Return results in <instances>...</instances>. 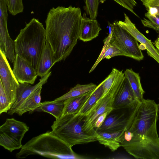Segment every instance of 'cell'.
Returning <instances> with one entry per match:
<instances>
[{"mask_svg": "<svg viewBox=\"0 0 159 159\" xmlns=\"http://www.w3.org/2000/svg\"><path fill=\"white\" fill-rule=\"evenodd\" d=\"M153 43L154 46L159 52V35Z\"/></svg>", "mask_w": 159, "mask_h": 159, "instance_id": "cell-34", "label": "cell"}, {"mask_svg": "<svg viewBox=\"0 0 159 159\" xmlns=\"http://www.w3.org/2000/svg\"><path fill=\"white\" fill-rule=\"evenodd\" d=\"M82 16L79 39L87 42L97 37L102 29L97 20L87 17L85 13Z\"/></svg>", "mask_w": 159, "mask_h": 159, "instance_id": "cell-16", "label": "cell"}, {"mask_svg": "<svg viewBox=\"0 0 159 159\" xmlns=\"http://www.w3.org/2000/svg\"><path fill=\"white\" fill-rule=\"evenodd\" d=\"M125 78L123 70L113 68L110 74L102 81L104 92L101 98L104 97L110 91L119 89Z\"/></svg>", "mask_w": 159, "mask_h": 159, "instance_id": "cell-19", "label": "cell"}, {"mask_svg": "<svg viewBox=\"0 0 159 159\" xmlns=\"http://www.w3.org/2000/svg\"><path fill=\"white\" fill-rule=\"evenodd\" d=\"M93 90L81 95L70 98L64 100V106L61 116L76 114L80 111Z\"/></svg>", "mask_w": 159, "mask_h": 159, "instance_id": "cell-20", "label": "cell"}, {"mask_svg": "<svg viewBox=\"0 0 159 159\" xmlns=\"http://www.w3.org/2000/svg\"><path fill=\"white\" fill-rule=\"evenodd\" d=\"M64 106V101H56L54 100L45 101L41 102L34 111L49 113L53 116L57 120L61 117Z\"/></svg>", "mask_w": 159, "mask_h": 159, "instance_id": "cell-23", "label": "cell"}, {"mask_svg": "<svg viewBox=\"0 0 159 159\" xmlns=\"http://www.w3.org/2000/svg\"><path fill=\"white\" fill-rule=\"evenodd\" d=\"M140 102L136 97L128 80L125 77L115 95L112 106L113 110L133 107Z\"/></svg>", "mask_w": 159, "mask_h": 159, "instance_id": "cell-13", "label": "cell"}, {"mask_svg": "<svg viewBox=\"0 0 159 159\" xmlns=\"http://www.w3.org/2000/svg\"><path fill=\"white\" fill-rule=\"evenodd\" d=\"M124 131L114 133L96 131V137L100 144L113 152L121 146V138Z\"/></svg>", "mask_w": 159, "mask_h": 159, "instance_id": "cell-18", "label": "cell"}, {"mask_svg": "<svg viewBox=\"0 0 159 159\" xmlns=\"http://www.w3.org/2000/svg\"><path fill=\"white\" fill-rule=\"evenodd\" d=\"M86 116L73 115L61 116L51 126L52 131L71 148L78 144H86L97 141L96 136L83 129Z\"/></svg>", "mask_w": 159, "mask_h": 159, "instance_id": "cell-5", "label": "cell"}, {"mask_svg": "<svg viewBox=\"0 0 159 159\" xmlns=\"http://www.w3.org/2000/svg\"><path fill=\"white\" fill-rule=\"evenodd\" d=\"M139 105L127 113L107 116L96 131L114 133L125 130L135 114Z\"/></svg>", "mask_w": 159, "mask_h": 159, "instance_id": "cell-11", "label": "cell"}, {"mask_svg": "<svg viewBox=\"0 0 159 159\" xmlns=\"http://www.w3.org/2000/svg\"><path fill=\"white\" fill-rule=\"evenodd\" d=\"M125 77L128 80L134 95L139 101L143 99L145 93L142 87L139 74L132 69H127L124 72Z\"/></svg>", "mask_w": 159, "mask_h": 159, "instance_id": "cell-24", "label": "cell"}, {"mask_svg": "<svg viewBox=\"0 0 159 159\" xmlns=\"http://www.w3.org/2000/svg\"><path fill=\"white\" fill-rule=\"evenodd\" d=\"M14 41L16 54L29 62L37 72L46 42L43 24L33 18L20 30Z\"/></svg>", "mask_w": 159, "mask_h": 159, "instance_id": "cell-4", "label": "cell"}, {"mask_svg": "<svg viewBox=\"0 0 159 159\" xmlns=\"http://www.w3.org/2000/svg\"><path fill=\"white\" fill-rule=\"evenodd\" d=\"M113 0L139 17V16L134 11V7L137 4V2L135 0Z\"/></svg>", "mask_w": 159, "mask_h": 159, "instance_id": "cell-32", "label": "cell"}, {"mask_svg": "<svg viewBox=\"0 0 159 159\" xmlns=\"http://www.w3.org/2000/svg\"><path fill=\"white\" fill-rule=\"evenodd\" d=\"M142 2L148 12L159 14V0H144Z\"/></svg>", "mask_w": 159, "mask_h": 159, "instance_id": "cell-31", "label": "cell"}, {"mask_svg": "<svg viewBox=\"0 0 159 159\" xmlns=\"http://www.w3.org/2000/svg\"><path fill=\"white\" fill-rule=\"evenodd\" d=\"M7 7L6 4L0 6V50L3 52L7 59L14 63L15 55V41L11 38L7 27Z\"/></svg>", "mask_w": 159, "mask_h": 159, "instance_id": "cell-10", "label": "cell"}, {"mask_svg": "<svg viewBox=\"0 0 159 159\" xmlns=\"http://www.w3.org/2000/svg\"><path fill=\"white\" fill-rule=\"evenodd\" d=\"M103 42L104 45L101 52L96 61L90 70L89 73L93 71L98 63L103 59H109L116 56H123L120 49L111 42L110 33L104 40Z\"/></svg>", "mask_w": 159, "mask_h": 159, "instance_id": "cell-21", "label": "cell"}, {"mask_svg": "<svg viewBox=\"0 0 159 159\" xmlns=\"http://www.w3.org/2000/svg\"><path fill=\"white\" fill-rule=\"evenodd\" d=\"M97 86L96 84L92 83L85 84H77L69 92L54 100L63 101L70 98L78 96L93 90Z\"/></svg>", "mask_w": 159, "mask_h": 159, "instance_id": "cell-26", "label": "cell"}, {"mask_svg": "<svg viewBox=\"0 0 159 159\" xmlns=\"http://www.w3.org/2000/svg\"><path fill=\"white\" fill-rule=\"evenodd\" d=\"M102 82L94 89L80 111L75 116H86L102 96L104 92Z\"/></svg>", "mask_w": 159, "mask_h": 159, "instance_id": "cell-25", "label": "cell"}, {"mask_svg": "<svg viewBox=\"0 0 159 159\" xmlns=\"http://www.w3.org/2000/svg\"><path fill=\"white\" fill-rule=\"evenodd\" d=\"M82 18L80 9L71 5L50 10L45 21L46 38L57 62L65 60L77 44Z\"/></svg>", "mask_w": 159, "mask_h": 159, "instance_id": "cell-2", "label": "cell"}, {"mask_svg": "<svg viewBox=\"0 0 159 159\" xmlns=\"http://www.w3.org/2000/svg\"><path fill=\"white\" fill-rule=\"evenodd\" d=\"M118 91H111L104 97L101 98L98 101L86 116L82 126L84 132L89 134L96 136L97 132L94 126L96 121L105 112L111 113L113 110V104Z\"/></svg>", "mask_w": 159, "mask_h": 159, "instance_id": "cell-8", "label": "cell"}, {"mask_svg": "<svg viewBox=\"0 0 159 159\" xmlns=\"http://www.w3.org/2000/svg\"><path fill=\"white\" fill-rule=\"evenodd\" d=\"M158 105V112H159V102L157 104Z\"/></svg>", "mask_w": 159, "mask_h": 159, "instance_id": "cell-35", "label": "cell"}, {"mask_svg": "<svg viewBox=\"0 0 159 159\" xmlns=\"http://www.w3.org/2000/svg\"><path fill=\"white\" fill-rule=\"evenodd\" d=\"M42 87L37 89L26 99L16 113L21 116L27 112L32 113L34 111L41 103V93Z\"/></svg>", "mask_w": 159, "mask_h": 159, "instance_id": "cell-22", "label": "cell"}, {"mask_svg": "<svg viewBox=\"0 0 159 159\" xmlns=\"http://www.w3.org/2000/svg\"><path fill=\"white\" fill-rule=\"evenodd\" d=\"M85 13L90 18L96 20L99 4V0H84Z\"/></svg>", "mask_w": 159, "mask_h": 159, "instance_id": "cell-29", "label": "cell"}, {"mask_svg": "<svg viewBox=\"0 0 159 159\" xmlns=\"http://www.w3.org/2000/svg\"><path fill=\"white\" fill-rule=\"evenodd\" d=\"M141 1H143L144 0H140Z\"/></svg>", "mask_w": 159, "mask_h": 159, "instance_id": "cell-36", "label": "cell"}, {"mask_svg": "<svg viewBox=\"0 0 159 159\" xmlns=\"http://www.w3.org/2000/svg\"><path fill=\"white\" fill-rule=\"evenodd\" d=\"M29 128L14 118H7L0 127V145L11 152L21 148L22 139Z\"/></svg>", "mask_w": 159, "mask_h": 159, "instance_id": "cell-7", "label": "cell"}, {"mask_svg": "<svg viewBox=\"0 0 159 159\" xmlns=\"http://www.w3.org/2000/svg\"><path fill=\"white\" fill-rule=\"evenodd\" d=\"M16 157L23 159L31 155H39L53 159H82L72 148L55 134L47 131L34 137L23 145Z\"/></svg>", "mask_w": 159, "mask_h": 159, "instance_id": "cell-3", "label": "cell"}, {"mask_svg": "<svg viewBox=\"0 0 159 159\" xmlns=\"http://www.w3.org/2000/svg\"><path fill=\"white\" fill-rule=\"evenodd\" d=\"M110 113V112H106L98 118L96 121L94 126V128L96 130L98 129L102 125L107 116Z\"/></svg>", "mask_w": 159, "mask_h": 159, "instance_id": "cell-33", "label": "cell"}, {"mask_svg": "<svg viewBox=\"0 0 159 159\" xmlns=\"http://www.w3.org/2000/svg\"><path fill=\"white\" fill-rule=\"evenodd\" d=\"M0 81L11 103L16 99V92L20 85L16 78L4 53L0 50Z\"/></svg>", "mask_w": 159, "mask_h": 159, "instance_id": "cell-9", "label": "cell"}, {"mask_svg": "<svg viewBox=\"0 0 159 159\" xmlns=\"http://www.w3.org/2000/svg\"><path fill=\"white\" fill-rule=\"evenodd\" d=\"M158 112L154 100L143 98L123 133L121 146L135 158L159 159Z\"/></svg>", "mask_w": 159, "mask_h": 159, "instance_id": "cell-1", "label": "cell"}, {"mask_svg": "<svg viewBox=\"0 0 159 159\" xmlns=\"http://www.w3.org/2000/svg\"><path fill=\"white\" fill-rule=\"evenodd\" d=\"M147 18L141 20L144 27L152 29L159 33V14H151L148 12L145 14Z\"/></svg>", "mask_w": 159, "mask_h": 159, "instance_id": "cell-27", "label": "cell"}, {"mask_svg": "<svg viewBox=\"0 0 159 159\" xmlns=\"http://www.w3.org/2000/svg\"><path fill=\"white\" fill-rule=\"evenodd\" d=\"M117 20L109 25L111 42L120 50L123 56L140 61L144 58L137 40L120 26Z\"/></svg>", "mask_w": 159, "mask_h": 159, "instance_id": "cell-6", "label": "cell"}, {"mask_svg": "<svg viewBox=\"0 0 159 159\" xmlns=\"http://www.w3.org/2000/svg\"><path fill=\"white\" fill-rule=\"evenodd\" d=\"M8 11L13 16L23 12V0H6Z\"/></svg>", "mask_w": 159, "mask_h": 159, "instance_id": "cell-30", "label": "cell"}, {"mask_svg": "<svg viewBox=\"0 0 159 159\" xmlns=\"http://www.w3.org/2000/svg\"><path fill=\"white\" fill-rule=\"evenodd\" d=\"M124 21H117L118 25L134 37L141 44L144 46L148 55L154 59L159 64V52L149 40L142 34L132 22L129 17L124 13Z\"/></svg>", "mask_w": 159, "mask_h": 159, "instance_id": "cell-12", "label": "cell"}, {"mask_svg": "<svg viewBox=\"0 0 159 159\" xmlns=\"http://www.w3.org/2000/svg\"><path fill=\"white\" fill-rule=\"evenodd\" d=\"M57 62L50 45L46 41L38 66V76L43 78L50 71L51 68Z\"/></svg>", "mask_w": 159, "mask_h": 159, "instance_id": "cell-17", "label": "cell"}, {"mask_svg": "<svg viewBox=\"0 0 159 159\" xmlns=\"http://www.w3.org/2000/svg\"><path fill=\"white\" fill-rule=\"evenodd\" d=\"M51 71H50L34 86L27 83L20 84L16 90V100L7 114L11 115L16 113L24 101L34 91L47 82L49 77L51 75Z\"/></svg>", "mask_w": 159, "mask_h": 159, "instance_id": "cell-15", "label": "cell"}, {"mask_svg": "<svg viewBox=\"0 0 159 159\" xmlns=\"http://www.w3.org/2000/svg\"><path fill=\"white\" fill-rule=\"evenodd\" d=\"M12 105L8 98L0 81V114L3 113H7Z\"/></svg>", "mask_w": 159, "mask_h": 159, "instance_id": "cell-28", "label": "cell"}, {"mask_svg": "<svg viewBox=\"0 0 159 159\" xmlns=\"http://www.w3.org/2000/svg\"><path fill=\"white\" fill-rule=\"evenodd\" d=\"M13 71L20 84L27 83L33 84L38 76L32 65L17 54H16Z\"/></svg>", "mask_w": 159, "mask_h": 159, "instance_id": "cell-14", "label": "cell"}]
</instances>
